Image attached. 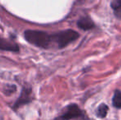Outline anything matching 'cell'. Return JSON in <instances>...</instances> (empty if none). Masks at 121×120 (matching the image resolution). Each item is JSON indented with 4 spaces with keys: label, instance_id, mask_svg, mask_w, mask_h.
Listing matches in <instances>:
<instances>
[{
    "label": "cell",
    "instance_id": "6da1fadb",
    "mask_svg": "<svg viewBox=\"0 0 121 120\" xmlns=\"http://www.w3.org/2000/svg\"><path fill=\"white\" fill-rule=\"evenodd\" d=\"M24 38L29 44L41 49L51 48L53 45L52 34L38 30H26L24 32Z\"/></svg>",
    "mask_w": 121,
    "mask_h": 120
},
{
    "label": "cell",
    "instance_id": "7a4b0ae2",
    "mask_svg": "<svg viewBox=\"0 0 121 120\" xmlns=\"http://www.w3.org/2000/svg\"><path fill=\"white\" fill-rule=\"evenodd\" d=\"M79 33L72 29H67L52 34L53 45L57 49L65 48L71 43L76 41L79 38Z\"/></svg>",
    "mask_w": 121,
    "mask_h": 120
},
{
    "label": "cell",
    "instance_id": "3957f363",
    "mask_svg": "<svg viewBox=\"0 0 121 120\" xmlns=\"http://www.w3.org/2000/svg\"><path fill=\"white\" fill-rule=\"evenodd\" d=\"M74 119L88 120L85 112L76 104H70L62 110V113L54 120H71Z\"/></svg>",
    "mask_w": 121,
    "mask_h": 120
},
{
    "label": "cell",
    "instance_id": "277c9868",
    "mask_svg": "<svg viewBox=\"0 0 121 120\" xmlns=\"http://www.w3.org/2000/svg\"><path fill=\"white\" fill-rule=\"evenodd\" d=\"M33 99V96H32V88L31 87L29 86H24L22 89V92L20 94L19 97L17 98L15 103L13 105V110H17L21 107L26 104H30Z\"/></svg>",
    "mask_w": 121,
    "mask_h": 120
},
{
    "label": "cell",
    "instance_id": "5b68a950",
    "mask_svg": "<svg viewBox=\"0 0 121 120\" xmlns=\"http://www.w3.org/2000/svg\"><path fill=\"white\" fill-rule=\"evenodd\" d=\"M0 50L1 51L13 52V53H18L20 51V47L13 40L0 37Z\"/></svg>",
    "mask_w": 121,
    "mask_h": 120
},
{
    "label": "cell",
    "instance_id": "8992f818",
    "mask_svg": "<svg viewBox=\"0 0 121 120\" xmlns=\"http://www.w3.org/2000/svg\"><path fill=\"white\" fill-rule=\"evenodd\" d=\"M77 26H78V28H80V29L83 30H89L91 29H94L96 27L94 21L88 16H84L80 17L78 19V21H77Z\"/></svg>",
    "mask_w": 121,
    "mask_h": 120
},
{
    "label": "cell",
    "instance_id": "52a82bcc",
    "mask_svg": "<svg viewBox=\"0 0 121 120\" xmlns=\"http://www.w3.org/2000/svg\"><path fill=\"white\" fill-rule=\"evenodd\" d=\"M110 7L114 12L115 17L121 20V0H113L110 2Z\"/></svg>",
    "mask_w": 121,
    "mask_h": 120
},
{
    "label": "cell",
    "instance_id": "ba28073f",
    "mask_svg": "<svg viewBox=\"0 0 121 120\" xmlns=\"http://www.w3.org/2000/svg\"><path fill=\"white\" fill-rule=\"evenodd\" d=\"M109 111V107L105 104H100L96 109V116L100 119H104L107 116Z\"/></svg>",
    "mask_w": 121,
    "mask_h": 120
},
{
    "label": "cell",
    "instance_id": "9c48e42d",
    "mask_svg": "<svg viewBox=\"0 0 121 120\" xmlns=\"http://www.w3.org/2000/svg\"><path fill=\"white\" fill-rule=\"evenodd\" d=\"M112 104L116 109H121V91L116 90L112 98Z\"/></svg>",
    "mask_w": 121,
    "mask_h": 120
},
{
    "label": "cell",
    "instance_id": "30bf717a",
    "mask_svg": "<svg viewBox=\"0 0 121 120\" xmlns=\"http://www.w3.org/2000/svg\"><path fill=\"white\" fill-rule=\"evenodd\" d=\"M17 91V87L15 85H6L3 88V93L6 95H11Z\"/></svg>",
    "mask_w": 121,
    "mask_h": 120
}]
</instances>
